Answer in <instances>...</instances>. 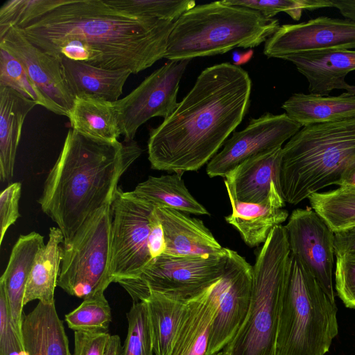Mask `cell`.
I'll use <instances>...</instances> for the list:
<instances>
[{
  "label": "cell",
  "instance_id": "cell-1",
  "mask_svg": "<svg viewBox=\"0 0 355 355\" xmlns=\"http://www.w3.org/2000/svg\"><path fill=\"white\" fill-rule=\"evenodd\" d=\"M175 22L137 17L106 0H46L17 28L53 56L137 74L164 58Z\"/></svg>",
  "mask_w": 355,
  "mask_h": 355
},
{
  "label": "cell",
  "instance_id": "cell-2",
  "mask_svg": "<svg viewBox=\"0 0 355 355\" xmlns=\"http://www.w3.org/2000/svg\"><path fill=\"white\" fill-rule=\"evenodd\" d=\"M248 73L228 62L205 69L175 111L150 128L148 160L158 171L183 174L208 163L245 115Z\"/></svg>",
  "mask_w": 355,
  "mask_h": 355
},
{
  "label": "cell",
  "instance_id": "cell-3",
  "mask_svg": "<svg viewBox=\"0 0 355 355\" xmlns=\"http://www.w3.org/2000/svg\"><path fill=\"white\" fill-rule=\"evenodd\" d=\"M135 140L103 142L69 129L38 200L69 242L98 209L111 204L122 175L140 156Z\"/></svg>",
  "mask_w": 355,
  "mask_h": 355
},
{
  "label": "cell",
  "instance_id": "cell-4",
  "mask_svg": "<svg viewBox=\"0 0 355 355\" xmlns=\"http://www.w3.org/2000/svg\"><path fill=\"white\" fill-rule=\"evenodd\" d=\"M355 162V119L302 127L282 147L279 189L297 205L313 193L338 185Z\"/></svg>",
  "mask_w": 355,
  "mask_h": 355
},
{
  "label": "cell",
  "instance_id": "cell-5",
  "mask_svg": "<svg viewBox=\"0 0 355 355\" xmlns=\"http://www.w3.org/2000/svg\"><path fill=\"white\" fill-rule=\"evenodd\" d=\"M279 27L277 19L225 0L197 5L175 21L164 58L191 60L223 54L234 48L255 47Z\"/></svg>",
  "mask_w": 355,
  "mask_h": 355
},
{
  "label": "cell",
  "instance_id": "cell-6",
  "mask_svg": "<svg viewBox=\"0 0 355 355\" xmlns=\"http://www.w3.org/2000/svg\"><path fill=\"white\" fill-rule=\"evenodd\" d=\"M291 250L284 226L275 227L252 266V290L248 315L223 349L227 355H277L282 300Z\"/></svg>",
  "mask_w": 355,
  "mask_h": 355
},
{
  "label": "cell",
  "instance_id": "cell-7",
  "mask_svg": "<svg viewBox=\"0 0 355 355\" xmlns=\"http://www.w3.org/2000/svg\"><path fill=\"white\" fill-rule=\"evenodd\" d=\"M337 306L300 260L291 253L282 300L277 355H324L338 334Z\"/></svg>",
  "mask_w": 355,
  "mask_h": 355
},
{
  "label": "cell",
  "instance_id": "cell-8",
  "mask_svg": "<svg viewBox=\"0 0 355 355\" xmlns=\"http://www.w3.org/2000/svg\"><path fill=\"white\" fill-rule=\"evenodd\" d=\"M111 204L94 212L71 240L63 243L58 286L70 295L85 298L105 291L112 282Z\"/></svg>",
  "mask_w": 355,
  "mask_h": 355
},
{
  "label": "cell",
  "instance_id": "cell-9",
  "mask_svg": "<svg viewBox=\"0 0 355 355\" xmlns=\"http://www.w3.org/2000/svg\"><path fill=\"white\" fill-rule=\"evenodd\" d=\"M227 253L211 257H175L165 253L154 258L135 277L116 281L134 302L145 301L151 291L187 300L223 276Z\"/></svg>",
  "mask_w": 355,
  "mask_h": 355
},
{
  "label": "cell",
  "instance_id": "cell-10",
  "mask_svg": "<svg viewBox=\"0 0 355 355\" xmlns=\"http://www.w3.org/2000/svg\"><path fill=\"white\" fill-rule=\"evenodd\" d=\"M155 206L118 187L111 203L112 282L135 277L153 259L149 250Z\"/></svg>",
  "mask_w": 355,
  "mask_h": 355
},
{
  "label": "cell",
  "instance_id": "cell-11",
  "mask_svg": "<svg viewBox=\"0 0 355 355\" xmlns=\"http://www.w3.org/2000/svg\"><path fill=\"white\" fill-rule=\"evenodd\" d=\"M189 61L170 60L124 98L114 102L124 141L134 140L139 128L150 119L161 116L165 119L175 111L180 80Z\"/></svg>",
  "mask_w": 355,
  "mask_h": 355
},
{
  "label": "cell",
  "instance_id": "cell-12",
  "mask_svg": "<svg viewBox=\"0 0 355 355\" xmlns=\"http://www.w3.org/2000/svg\"><path fill=\"white\" fill-rule=\"evenodd\" d=\"M252 290V266L237 252L227 248L223 276L213 284L217 311L212 323L207 355L224 349L249 312Z\"/></svg>",
  "mask_w": 355,
  "mask_h": 355
},
{
  "label": "cell",
  "instance_id": "cell-13",
  "mask_svg": "<svg viewBox=\"0 0 355 355\" xmlns=\"http://www.w3.org/2000/svg\"><path fill=\"white\" fill-rule=\"evenodd\" d=\"M302 126L286 113H265L250 119L242 130L234 132L223 149L207 163L209 177H225L243 161L278 147L295 135Z\"/></svg>",
  "mask_w": 355,
  "mask_h": 355
},
{
  "label": "cell",
  "instance_id": "cell-14",
  "mask_svg": "<svg viewBox=\"0 0 355 355\" xmlns=\"http://www.w3.org/2000/svg\"><path fill=\"white\" fill-rule=\"evenodd\" d=\"M284 227L291 253L311 272L328 297L335 302V233L311 207L293 210Z\"/></svg>",
  "mask_w": 355,
  "mask_h": 355
},
{
  "label": "cell",
  "instance_id": "cell-15",
  "mask_svg": "<svg viewBox=\"0 0 355 355\" xmlns=\"http://www.w3.org/2000/svg\"><path fill=\"white\" fill-rule=\"evenodd\" d=\"M0 48L22 63L30 79L45 99L46 109L68 117L75 98L65 81L62 58L37 48L15 26L0 28Z\"/></svg>",
  "mask_w": 355,
  "mask_h": 355
},
{
  "label": "cell",
  "instance_id": "cell-16",
  "mask_svg": "<svg viewBox=\"0 0 355 355\" xmlns=\"http://www.w3.org/2000/svg\"><path fill=\"white\" fill-rule=\"evenodd\" d=\"M355 50V22L347 19L319 17L284 24L265 42L268 58H283L302 52Z\"/></svg>",
  "mask_w": 355,
  "mask_h": 355
},
{
  "label": "cell",
  "instance_id": "cell-17",
  "mask_svg": "<svg viewBox=\"0 0 355 355\" xmlns=\"http://www.w3.org/2000/svg\"><path fill=\"white\" fill-rule=\"evenodd\" d=\"M155 211L164 234L165 252L168 255L189 257H211L226 254L204 223L176 209L157 207Z\"/></svg>",
  "mask_w": 355,
  "mask_h": 355
},
{
  "label": "cell",
  "instance_id": "cell-18",
  "mask_svg": "<svg viewBox=\"0 0 355 355\" xmlns=\"http://www.w3.org/2000/svg\"><path fill=\"white\" fill-rule=\"evenodd\" d=\"M309 83L310 94L327 96L334 89L347 91L346 76L355 71V50L308 51L286 56Z\"/></svg>",
  "mask_w": 355,
  "mask_h": 355
},
{
  "label": "cell",
  "instance_id": "cell-19",
  "mask_svg": "<svg viewBox=\"0 0 355 355\" xmlns=\"http://www.w3.org/2000/svg\"><path fill=\"white\" fill-rule=\"evenodd\" d=\"M227 195L232 213L225 219L237 230L250 247L264 243L272 230L288 218V211L282 209L285 201L275 184L265 200L259 203L243 202L230 193Z\"/></svg>",
  "mask_w": 355,
  "mask_h": 355
},
{
  "label": "cell",
  "instance_id": "cell-20",
  "mask_svg": "<svg viewBox=\"0 0 355 355\" xmlns=\"http://www.w3.org/2000/svg\"><path fill=\"white\" fill-rule=\"evenodd\" d=\"M282 147L252 157L227 173L224 181L227 193L243 202L265 200L273 184L279 191Z\"/></svg>",
  "mask_w": 355,
  "mask_h": 355
},
{
  "label": "cell",
  "instance_id": "cell-21",
  "mask_svg": "<svg viewBox=\"0 0 355 355\" xmlns=\"http://www.w3.org/2000/svg\"><path fill=\"white\" fill-rule=\"evenodd\" d=\"M213 284L187 300L168 355H207L211 326L217 311Z\"/></svg>",
  "mask_w": 355,
  "mask_h": 355
},
{
  "label": "cell",
  "instance_id": "cell-22",
  "mask_svg": "<svg viewBox=\"0 0 355 355\" xmlns=\"http://www.w3.org/2000/svg\"><path fill=\"white\" fill-rule=\"evenodd\" d=\"M44 237L35 232L21 235L15 243L7 267L0 278L13 324L22 335L24 297L35 257L44 245Z\"/></svg>",
  "mask_w": 355,
  "mask_h": 355
},
{
  "label": "cell",
  "instance_id": "cell-23",
  "mask_svg": "<svg viewBox=\"0 0 355 355\" xmlns=\"http://www.w3.org/2000/svg\"><path fill=\"white\" fill-rule=\"evenodd\" d=\"M62 71L74 98L87 97L115 102L132 74L129 69H108L62 58Z\"/></svg>",
  "mask_w": 355,
  "mask_h": 355
},
{
  "label": "cell",
  "instance_id": "cell-24",
  "mask_svg": "<svg viewBox=\"0 0 355 355\" xmlns=\"http://www.w3.org/2000/svg\"><path fill=\"white\" fill-rule=\"evenodd\" d=\"M22 338L28 355H71L63 322L55 302H39L22 323Z\"/></svg>",
  "mask_w": 355,
  "mask_h": 355
},
{
  "label": "cell",
  "instance_id": "cell-25",
  "mask_svg": "<svg viewBox=\"0 0 355 355\" xmlns=\"http://www.w3.org/2000/svg\"><path fill=\"white\" fill-rule=\"evenodd\" d=\"M37 103L8 87H0V179L14 173L17 147L24 120Z\"/></svg>",
  "mask_w": 355,
  "mask_h": 355
},
{
  "label": "cell",
  "instance_id": "cell-26",
  "mask_svg": "<svg viewBox=\"0 0 355 355\" xmlns=\"http://www.w3.org/2000/svg\"><path fill=\"white\" fill-rule=\"evenodd\" d=\"M286 114L302 128L355 119V95L295 93L283 104Z\"/></svg>",
  "mask_w": 355,
  "mask_h": 355
},
{
  "label": "cell",
  "instance_id": "cell-27",
  "mask_svg": "<svg viewBox=\"0 0 355 355\" xmlns=\"http://www.w3.org/2000/svg\"><path fill=\"white\" fill-rule=\"evenodd\" d=\"M71 129L89 139L116 142L122 135L114 102L94 98H75L69 112Z\"/></svg>",
  "mask_w": 355,
  "mask_h": 355
},
{
  "label": "cell",
  "instance_id": "cell-28",
  "mask_svg": "<svg viewBox=\"0 0 355 355\" xmlns=\"http://www.w3.org/2000/svg\"><path fill=\"white\" fill-rule=\"evenodd\" d=\"M64 236L58 227L50 228L47 243L38 251L26 286L24 305L37 300L53 303L62 259Z\"/></svg>",
  "mask_w": 355,
  "mask_h": 355
},
{
  "label": "cell",
  "instance_id": "cell-29",
  "mask_svg": "<svg viewBox=\"0 0 355 355\" xmlns=\"http://www.w3.org/2000/svg\"><path fill=\"white\" fill-rule=\"evenodd\" d=\"M133 192L156 207H168L195 215H210L190 193L182 174L173 173L159 177L149 176L138 184Z\"/></svg>",
  "mask_w": 355,
  "mask_h": 355
},
{
  "label": "cell",
  "instance_id": "cell-30",
  "mask_svg": "<svg viewBox=\"0 0 355 355\" xmlns=\"http://www.w3.org/2000/svg\"><path fill=\"white\" fill-rule=\"evenodd\" d=\"M187 300L155 291L145 300L155 355L169 354Z\"/></svg>",
  "mask_w": 355,
  "mask_h": 355
},
{
  "label": "cell",
  "instance_id": "cell-31",
  "mask_svg": "<svg viewBox=\"0 0 355 355\" xmlns=\"http://www.w3.org/2000/svg\"><path fill=\"white\" fill-rule=\"evenodd\" d=\"M311 207L334 232L355 226V189L339 187L307 198Z\"/></svg>",
  "mask_w": 355,
  "mask_h": 355
},
{
  "label": "cell",
  "instance_id": "cell-32",
  "mask_svg": "<svg viewBox=\"0 0 355 355\" xmlns=\"http://www.w3.org/2000/svg\"><path fill=\"white\" fill-rule=\"evenodd\" d=\"M104 292L100 291L86 297L77 308L65 315L69 329L74 331L108 332L112 312Z\"/></svg>",
  "mask_w": 355,
  "mask_h": 355
},
{
  "label": "cell",
  "instance_id": "cell-33",
  "mask_svg": "<svg viewBox=\"0 0 355 355\" xmlns=\"http://www.w3.org/2000/svg\"><path fill=\"white\" fill-rule=\"evenodd\" d=\"M130 15L150 19L175 21L185 12L195 7L192 0H106Z\"/></svg>",
  "mask_w": 355,
  "mask_h": 355
},
{
  "label": "cell",
  "instance_id": "cell-34",
  "mask_svg": "<svg viewBox=\"0 0 355 355\" xmlns=\"http://www.w3.org/2000/svg\"><path fill=\"white\" fill-rule=\"evenodd\" d=\"M126 318L128 333L121 355H155L146 302H134Z\"/></svg>",
  "mask_w": 355,
  "mask_h": 355
},
{
  "label": "cell",
  "instance_id": "cell-35",
  "mask_svg": "<svg viewBox=\"0 0 355 355\" xmlns=\"http://www.w3.org/2000/svg\"><path fill=\"white\" fill-rule=\"evenodd\" d=\"M0 87H8L46 109L45 99L30 79L22 63L0 48Z\"/></svg>",
  "mask_w": 355,
  "mask_h": 355
},
{
  "label": "cell",
  "instance_id": "cell-36",
  "mask_svg": "<svg viewBox=\"0 0 355 355\" xmlns=\"http://www.w3.org/2000/svg\"><path fill=\"white\" fill-rule=\"evenodd\" d=\"M226 3L243 6L260 12L267 18H273L277 13L284 12L293 19L298 21L304 10H313L331 7L329 0H225Z\"/></svg>",
  "mask_w": 355,
  "mask_h": 355
},
{
  "label": "cell",
  "instance_id": "cell-37",
  "mask_svg": "<svg viewBox=\"0 0 355 355\" xmlns=\"http://www.w3.org/2000/svg\"><path fill=\"white\" fill-rule=\"evenodd\" d=\"M0 355H28L22 335L12 320L7 297L0 286Z\"/></svg>",
  "mask_w": 355,
  "mask_h": 355
},
{
  "label": "cell",
  "instance_id": "cell-38",
  "mask_svg": "<svg viewBox=\"0 0 355 355\" xmlns=\"http://www.w3.org/2000/svg\"><path fill=\"white\" fill-rule=\"evenodd\" d=\"M335 288L345 306L355 309V252L336 256Z\"/></svg>",
  "mask_w": 355,
  "mask_h": 355
},
{
  "label": "cell",
  "instance_id": "cell-39",
  "mask_svg": "<svg viewBox=\"0 0 355 355\" xmlns=\"http://www.w3.org/2000/svg\"><path fill=\"white\" fill-rule=\"evenodd\" d=\"M21 193V184L14 182L10 184L0 195V218L1 245L5 234L10 226L13 225L20 217L19 201Z\"/></svg>",
  "mask_w": 355,
  "mask_h": 355
},
{
  "label": "cell",
  "instance_id": "cell-40",
  "mask_svg": "<svg viewBox=\"0 0 355 355\" xmlns=\"http://www.w3.org/2000/svg\"><path fill=\"white\" fill-rule=\"evenodd\" d=\"M110 336L108 332L74 331V348L71 355H104Z\"/></svg>",
  "mask_w": 355,
  "mask_h": 355
},
{
  "label": "cell",
  "instance_id": "cell-41",
  "mask_svg": "<svg viewBox=\"0 0 355 355\" xmlns=\"http://www.w3.org/2000/svg\"><path fill=\"white\" fill-rule=\"evenodd\" d=\"M165 248L164 230L155 211L151 220V228L149 237V250L152 258L154 259L164 254Z\"/></svg>",
  "mask_w": 355,
  "mask_h": 355
},
{
  "label": "cell",
  "instance_id": "cell-42",
  "mask_svg": "<svg viewBox=\"0 0 355 355\" xmlns=\"http://www.w3.org/2000/svg\"><path fill=\"white\" fill-rule=\"evenodd\" d=\"M335 255L355 252V226L335 233Z\"/></svg>",
  "mask_w": 355,
  "mask_h": 355
},
{
  "label": "cell",
  "instance_id": "cell-43",
  "mask_svg": "<svg viewBox=\"0 0 355 355\" xmlns=\"http://www.w3.org/2000/svg\"><path fill=\"white\" fill-rule=\"evenodd\" d=\"M331 7L336 8L345 19L355 22V0H329Z\"/></svg>",
  "mask_w": 355,
  "mask_h": 355
},
{
  "label": "cell",
  "instance_id": "cell-44",
  "mask_svg": "<svg viewBox=\"0 0 355 355\" xmlns=\"http://www.w3.org/2000/svg\"><path fill=\"white\" fill-rule=\"evenodd\" d=\"M338 186L355 189V162L343 173Z\"/></svg>",
  "mask_w": 355,
  "mask_h": 355
},
{
  "label": "cell",
  "instance_id": "cell-45",
  "mask_svg": "<svg viewBox=\"0 0 355 355\" xmlns=\"http://www.w3.org/2000/svg\"><path fill=\"white\" fill-rule=\"evenodd\" d=\"M122 346L118 335H111L105 347L104 355H121Z\"/></svg>",
  "mask_w": 355,
  "mask_h": 355
},
{
  "label": "cell",
  "instance_id": "cell-46",
  "mask_svg": "<svg viewBox=\"0 0 355 355\" xmlns=\"http://www.w3.org/2000/svg\"><path fill=\"white\" fill-rule=\"evenodd\" d=\"M253 54V51L252 50L248 51L245 53H238L234 52L233 53L232 59L234 60V62L235 65L240 66L242 64H244L249 61L250 58H252Z\"/></svg>",
  "mask_w": 355,
  "mask_h": 355
},
{
  "label": "cell",
  "instance_id": "cell-47",
  "mask_svg": "<svg viewBox=\"0 0 355 355\" xmlns=\"http://www.w3.org/2000/svg\"><path fill=\"white\" fill-rule=\"evenodd\" d=\"M345 92L355 95V85H350L349 87Z\"/></svg>",
  "mask_w": 355,
  "mask_h": 355
},
{
  "label": "cell",
  "instance_id": "cell-48",
  "mask_svg": "<svg viewBox=\"0 0 355 355\" xmlns=\"http://www.w3.org/2000/svg\"><path fill=\"white\" fill-rule=\"evenodd\" d=\"M212 355H227L223 350H221L216 354H214Z\"/></svg>",
  "mask_w": 355,
  "mask_h": 355
}]
</instances>
